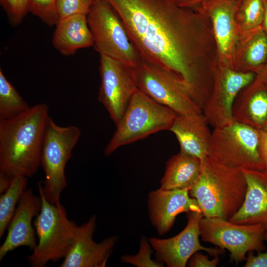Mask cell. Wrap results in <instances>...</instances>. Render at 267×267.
Here are the masks:
<instances>
[{
  "instance_id": "52a82bcc",
  "label": "cell",
  "mask_w": 267,
  "mask_h": 267,
  "mask_svg": "<svg viewBox=\"0 0 267 267\" xmlns=\"http://www.w3.org/2000/svg\"><path fill=\"white\" fill-rule=\"evenodd\" d=\"M87 15L93 45L100 54L132 68L143 61L120 17L107 1L93 0Z\"/></svg>"
},
{
  "instance_id": "9c48e42d",
  "label": "cell",
  "mask_w": 267,
  "mask_h": 267,
  "mask_svg": "<svg viewBox=\"0 0 267 267\" xmlns=\"http://www.w3.org/2000/svg\"><path fill=\"white\" fill-rule=\"evenodd\" d=\"M133 73L139 90L177 114L202 112L182 82L168 71L143 60Z\"/></svg>"
},
{
  "instance_id": "1f68e13d",
  "label": "cell",
  "mask_w": 267,
  "mask_h": 267,
  "mask_svg": "<svg viewBox=\"0 0 267 267\" xmlns=\"http://www.w3.org/2000/svg\"><path fill=\"white\" fill-rule=\"evenodd\" d=\"M265 240L267 244V232H266ZM245 267H267V251L258 252L255 255L253 252H248L246 258Z\"/></svg>"
},
{
  "instance_id": "9a60e30c",
  "label": "cell",
  "mask_w": 267,
  "mask_h": 267,
  "mask_svg": "<svg viewBox=\"0 0 267 267\" xmlns=\"http://www.w3.org/2000/svg\"><path fill=\"white\" fill-rule=\"evenodd\" d=\"M96 217L78 226L74 242L61 267H104L117 242L116 236L108 237L100 243L95 242L93 235Z\"/></svg>"
},
{
  "instance_id": "44dd1931",
  "label": "cell",
  "mask_w": 267,
  "mask_h": 267,
  "mask_svg": "<svg viewBox=\"0 0 267 267\" xmlns=\"http://www.w3.org/2000/svg\"><path fill=\"white\" fill-rule=\"evenodd\" d=\"M55 25L52 43L61 54L72 55L79 49L93 45L87 14L69 16L59 20Z\"/></svg>"
},
{
  "instance_id": "7a4b0ae2",
  "label": "cell",
  "mask_w": 267,
  "mask_h": 267,
  "mask_svg": "<svg viewBox=\"0 0 267 267\" xmlns=\"http://www.w3.org/2000/svg\"><path fill=\"white\" fill-rule=\"evenodd\" d=\"M48 115L39 103L13 118L0 120V172L11 178L32 177L41 166Z\"/></svg>"
},
{
  "instance_id": "7c38bea8",
  "label": "cell",
  "mask_w": 267,
  "mask_h": 267,
  "mask_svg": "<svg viewBox=\"0 0 267 267\" xmlns=\"http://www.w3.org/2000/svg\"><path fill=\"white\" fill-rule=\"evenodd\" d=\"M100 85L98 98L116 125L138 89L133 68L100 54Z\"/></svg>"
},
{
  "instance_id": "8d00e7d4",
  "label": "cell",
  "mask_w": 267,
  "mask_h": 267,
  "mask_svg": "<svg viewBox=\"0 0 267 267\" xmlns=\"http://www.w3.org/2000/svg\"><path fill=\"white\" fill-rule=\"evenodd\" d=\"M260 79L267 82V63L263 68L256 75Z\"/></svg>"
},
{
  "instance_id": "6da1fadb",
  "label": "cell",
  "mask_w": 267,
  "mask_h": 267,
  "mask_svg": "<svg viewBox=\"0 0 267 267\" xmlns=\"http://www.w3.org/2000/svg\"><path fill=\"white\" fill-rule=\"evenodd\" d=\"M105 0L142 59L179 78L202 108L219 60L211 22L201 8L182 7L172 0Z\"/></svg>"
},
{
  "instance_id": "2e32d148",
  "label": "cell",
  "mask_w": 267,
  "mask_h": 267,
  "mask_svg": "<svg viewBox=\"0 0 267 267\" xmlns=\"http://www.w3.org/2000/svg\"><path fill=\"white\" fill-rule=\"evenodd\" d=\"M41 207L40 196L33 194L32 189H26L9 223L6 237L0 247V261L8 252L20 246H26L32 251L35 249L37 242L32 220L39 214Z\"/></svg>"
},
{
  "instance_id": "5b68a950",
  "label": "cell",
  "mask_w": 267,
  "mask_h": 267,
  "mask_svg": "<svg viewBox=\"0 0 267 267\" xmlns=\"http://www.w3.org/2000/svg\"><path fill=\"white\" fill-rule=\"evenodd\" d=\"M178 114L138 89L132 97L113 135L104 149L106 156L118 148L163 130H169Z\"/></svg>"
},
{
  "instance_id": "d590c367",
  "label": "cell",
  "mask_w": 267,
  "mask_h": 267,
  "mask_svg": "<svg viewBox=\"0 0 267 267\" xmlns=\"http://www.w3.org/2000/svg\"><path fill=\"white\" fill-rule=\"evenodd\" d=\"M262 27L267 34V0H264V15Z\"/></svg>"
},
{
  "instance_id": "4dcf8cb0",
  "label": "cell",
  "mask_w": 267,
  "mask_h": 267,
  "mask_svg": "<svg viewBox=\"0 0 267 267\" xmlns=\"http://www.w3.org/2000/svg\"><path fill=\"white\" fill-rule=\"evenodd\" d=\"M219 260V256H216L213 259L210 260L207 256L197 252L190 258L188 265L190 267H216Z\"/></svg>"
},
{
  "instance_id": "4316f807",
  "label": "cell",
  "mask_w": 267,
  "mask_h": 267,
  "mask_svg": "<svg viewBox=\"0 0 267 267\" xmlns=\"http://www.w3.org/2000/svg\"><path fill=\"white\" fill-rule=\"evenodd\" d=\"M57 0H29V12L49 25H56L58 18L56 10Z\"/></svg>"
},
{
  "instance_id": "f1b7e54d",
  "label": "cell",
  "mask_w": 267,
  "mask_h": 267,
  "mask_svg": "<svg viewBox=\"0 0 267 267\" xmlns=\"http://www.w3.org/2000/svg\"><path fill=\"white\" fill-rule=\"evenodd\" d=\"M93 1V0H57L56 10L58 20L74 14L87 15Z\"/></svg>"
},
{
  "instance_id": "4fadbf2b",
  "label": "cell",
  "mask_w": 267,
  "mask_h": 267,
  "mask_svg": "<svg viewBox=\"0 0 267 267\" xmlns=\"http://www.w3.org/2000/svg\"><path fill=\"white\" fill-rule=\"evenodd\" d=\"M186 213L187 225L178 234L168 239H148L158 260L165 263L167 267H185L191 256L199 251H206L214 256L224 252L219 247H206L200 244V222L204 217L201 211Z\"/></svg>"
},
{
  "instance_id": "836d02e7",
  "label": "cell",
  "mask_w": 267,
  "mask_h": 267,
  "mask_svg": "<svg viewBox=\"0 0 267 267\" xmlns=\"http://www.w3.org/2000/svg\"><path fill=\"white\" fill-rule=\"evenodd\" d=\"M178 5L184 8H194L208 0H172Z\"/></svg>"
},
{
  "instance_id": "ffe728a7",
  "label": "cell",
  "mask_w": 267,
  "mask_h": 267,
  "mask_svg": "<svg viewBox=\"0 0 267 267\" xmlns=\"http://www.w3.org/2000/svg\"><path fill=\"white\" fill-rule=\"evenodd\" d=\"M233 121L258 130L267 125V82L257 76L238 93L233 105Z\"/></svg>"
},
{
  "instance_id": "484cf974",
  "label": "cell",
  "mask_w": 267,
  "mask_h": 267,
  "mask_svg": "<svg viewBox=\"0 0 267 267\" xmlns=\"http://www.w3.org/2000/svg\"><path fill=\"white\" fill-rule=\"evenodd\" d=\"M264 15V0H241L236 14L240 36L261 27Z\"/></svg>"
},
{
  "instance_id": "f546056e",
  "label": "cell",
  "mask_w": 267,
  "mask_h": 267,
  "mask_svg": "<svg viewBox=\"0 0 267 267\" xmlns=\"http://www.w3.org/2000/svg\"><path fill=\"white\" fill-rule=\"evenodd\" d=\"M11 22L18 24L29 12V0H0Z\"/></svg>"
},
{
  "instance_id": "7402d4cb",
  "label": "cell",
  "mask_w": 267,
  "mask_h": 267,
  "mask_svg": "<svg viewBox=\"0 0 267 267\" xmlns=\"http://www.w3.org/2000/svg\"><path fill=\"white\" fill-rule=\"evenodd\" d=\"M267 63V34L262 27L241 35L234 52L233 70L257 75Z\"/></svg>"
},
{
  "instance_id": "277c9868",
  "label": "cell",
  "mask_w": 267,
  "mask_h": 267,
  "mask_svg": "<svg viewBox=\"0 0 267 267\" xmlns=\"http://www.w3.org/2000/svg\"><path fill=\"white\" fill-rule=\"evenodd\" d=\"M38 187L42 207L33 224L38 241L28 261L33 267H44L49 262H56L66 257L78 225L68 219L61 203L52 204L45 198L40 182Z\"/></svg>"
},
{
  "instance_id": "d6a6232c",
  "label": "cell",
  "mask_w": 267,
  "mask_h": 267,
  "mask_svg": "<svg viewBox=\"0 0 267 267\" xmlns=\"http://www.w3.org/2000/svg\"><path fill=\"white\" fill-rule=\"evenodd\" d=\"M262 138V155L264 162L265 170L267 173V125L260 130Z\"/></svg>"
},
{
  "instance_id": "74e56055",
  "label": "cell",
  "mask_w": 267,
  "mask_h": 267,
  "mask_svg": "<svg viewBox=\"0 0 267 267\" xmlns=\"http://www.w3.org/2000/svg\"><path fill=\"white\" fill-rule=\"evenodd\" d=\"M239 0V1H240V0Z\"/></svg>"
},
{
  "instance_id": "83f0119b",
  "label": "cell",
  "mask_w": 267,
  "mask_h": 267,
  "mask_svg": "<svg viewBox=\"0 0 267 267\" xmlns=\"http://www.w3.org/2000/svg\"><path fill=\"white\" fill-rule=\"evenodd\" d=\"M152 252L153 251L146 237H142L138 253L134 256H122L121 260L123 262L129 263L137 267H163V262L151 259V255Z\"/></svg>"
},
{
  "instance_id": "ac0fdd59",
  "label": "cell",
  "mask_w": 267,
  "mask_h": 267,
  "mask_svg": "<svg viewBox=\"0 0 267 267\" xmlns=\"http://www.w3.org/2000/svg\"><path fill=\"white\" fill-rule=\"evenodd\" d=\"M202 112L178 115L169 131L176 136L180 151L199 159L201 162L209 155L212 132Z\"/></svg>"
},
{
  "instance_id": "8fae6325",
  "label": "cell",
  "mask_w": 267,
  "mask_h": 267,
  "mask_svg": "<svg viewBox=\"0 0 267 267\" xmlns=\"http://www.w3.org/2000/svg\"><path fill=\"white\" fill-rule=\"evenodd\" d=\"M256 76L253 72L237 71L218 63L212 90L202 109L209 125L214 128L233 121L234 101L240 91L250 84Z\"/></svg>"
},
{
  "instance_id": "603a6c76",
  "label": "cell",
  "mask_w": 267,
  "mask_h": 267,
  "mask_svg": "<svg viewBox=\"0 0 267 267\" xmlns=\"http://www.w3.org/2000/svg\"><path fill=\"white\" fill-rule=\"evenodd\" d=\"M201 168L199 159L180 151L168 161L160 181V188H190L200 176Z\"/></svg>"
},
{
  "instance_id": "cb8c5ba5",
  "label": "cell",
  "mask_w": 267,
  "mask_h": 267,
  "mask_svg": "<svg viewBox=\"0 0 267 267\" xmlns=\"http://www.w3.org/2000/svg\"><path fill=\"white\" fill-rule=\"evenodd\" d=\"M27 178L17 176L13 178L9 188L0 196V238L5 230L14 214L16 204L26 189Z\"/></svg>"
},
{
  "instance_id": "8992f818",
  "label": "cell",
  "mask_w": 267,
  "mask_h": 267,
  "mask_svg": "<svg viewBox=\"0 0 267 267\" xmlns=\"http://www.w3.org/2000/svg\"><path fill=\"white\" fill-rule=\"evenodd\" d=\"M208 156L234 168L265 170L260 130L235 121L214 128Z\"/></svg>"
},
{
  "instance_id": "3957f363",
  "label": "cell",
  "mask_w": 267,
  "mask_h": 267,
  "mask_svg": "<svg viewBox=\"0 0 267 267\" xmlns=\"http://www.w3.org/2000/svg\"><path fill=\"white\" fill-rule=\"evenodd\" d=\"M247 187L240 169L208 156L202 162L200 175L189 193L196 200L204 217L228 220L242 206Z\"/></svg>"
},
{
  "instance_id": "e0dca14e",
  "label": "cell",
  "mask_w": 267,
  "mask_h": 267,
  "mask_svg": "<svg viewBox=\"0 0 267 267\" xmlns=\"http://www.w3.org/2000/svg\"><path fill=\"white\" fill-rule=\"evenodd\" d=\"M190 189L165 190L160 188L149 193V217L159 235L170 230L178 214L201 211L196 200L190 196Z\"/></svg>"
},
{
  "instance_id": "5bb4252c",
  "label": "cell",
  "mask_w": 267,
  "mask_h": 267,
  "mask_svg": "<svg viewBox=\"0 0 267 267\" xmlns=\"http://www.w3.org/2000/svg\"><path fill=\"white\" fill-rule=\"evenodd\" d=\"M240 0H208L199 6L209 18L219 63L233 69V59L240 34L236 14Z\"/></svg>"
},
{
  "instance_id": "e575fe53",
  "label": "cell",
  "mask_w": 267,
  "mask_h": 267,
  "mask_svg": "<svg viewBox=\"0 0 267 267\" xmlns=\"http://www.w3.org/2000/svg\"><path fill=\"white\" fill-rule=\"evenodd\" d=\"M13 178L0 172V194H2L10 186Z\"/></svg>"
},
{
  "instance_id": "d6986e66",
  "label": "cell",
  "mask_w": 267,
  "mask_h": 267,
  "mask_svg": "<svg viewBox=\"0 0 267 267\" xmlns=\"http://www.w3.org/2000/svg\"><path fill=\"white\" fill-rule=\"evenodd\" d=\"M247 183L244 202L228 221L240 224H261L267 232V173L240 169Z\"/></svg>"
},
{
  "instance_id": "d4e9b609",
  "label": "cell",
  "mask_w": 267,
  "mask_h": 267,
  "mask_svg": "<svg viewBox=\"0 0 267 267\" xmlns=\"http://www.w3.org/2000/svg\"><path fill=\"white\" fill-rule=\"evenodd\" d=\"M31 106L0 70V120L10 119L24 113Z\"/></svg>"
},
{
  "instance_id": "30bf717a",
  "label": "cell",
  "mask_w": 267,
  "mask_h": 267,
  "mask_svg": "<svg viewBox=\"0 0 267 267\" xmlns=\"http://www.w3.org/2000/svg\"><path fill=\"white\" fill-rule=\"evenodd\" d=\"M266 232L260 224H240L217 217H203L200 222L202 241L229 251L230 261L236 264L246 260L249 252L266 250Z\"/></svg>"
},
{
  "instance_id": "ba28073f",
  "label": "cell",
  "mask_w": 267,
  "mask_h": 267,
  "mask_svg": "<svg viewBox=\"0 0 267 267\" xmlns=\"http://www.w3.org/2000/svg\"><path fill=\"white\" fill-rule=\"evenodd\" d=\"M81 134L77 126L61 127L50 117L48 119L41 156L45 179L41 184L44 196L52 204L60 203L61 194L67 186L66 166Z\"/></svg>"
}]
</instances>
